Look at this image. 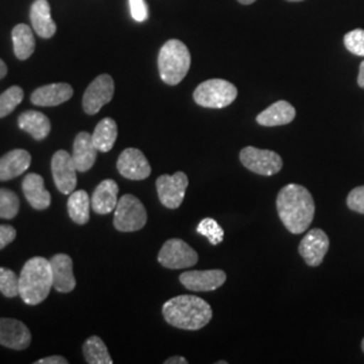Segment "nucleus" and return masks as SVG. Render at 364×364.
I'll list each match as a JSON object with an SVG mask.
<instances>
[{"label":"nucleus","mask_w":364,"mask_h":364,"mask_svg":"<svg viewBox=\"0 0 364 364\" xmlns=\"http://www.w3.org/2000/svg\"><path fill=\"white\" fill-rule=\"evenodd\" d=\"M278 216L291 234L305 232L314 219V200L311 192L297 183L284 186L277 197Z\"/></svg>","instance_id":"obj_1"},{"label":"nucleus","mask_w":364,"mask_h":364,"mask_svg":"<svg viewBox=\"0 0 364 364\" xmlns=\"http://www.w3.org/2000/svg\"><path fill=\"white\" fill-rule=\"evenodd\" d=\"M162 313L170 326L197 331L212 320V308L205 299L197 296H178L164 304Z\"/></svg>","instance_id":"obj_2"},{"label":"nucleus","mask_w":364,"mask_h":364,"mask_svg":"<svg viewBox=\"0 0 364 364\" xmlns=\"http://www.w3.org/2000/svg\"><path fill=\"white\" fill-rule=\"evenodd\" d=\"M53 287L50 260L36 257L27 260L19 277V296L27 305H38L48 299Z\"/></svg>","instance_id":"obj_3"},{"label":"nucleus","mask_w":364,"mask_h":364,"mask_svg":"<svg viewBox=\"0 0 364 364\" xmlns=\"http://www.w3.org/2000/svg\"><path fill=\"white\" fill-rule=\"evenodd\" d=\"M191 53L186 45L178 39H170L158 54V70L162 81L168 85L180 84L189 72Z\"/></svg>","instance_id":"obj_4"},{"label":"nucleus","mask_w":364,"mask_h":364,"mask_svg":"<svg viewBox=\"0 0 364 364\" xmlns=\"http://www.w3.org/2000/svg\"><path fill=\"white\" fill-rule=\"evenodd\" d=\"M236 97L237 90L234 84L221 78L207 80L193 92L196 103L204 108H224L232 105Z\"/></svg>","instance_id":"obj_5"},{"label":"nucleus","mask_w":364,"mask_h":364,"mask_svg":"<svg viewBox=\"0 0 364 364\" xmlns=\"http://www.w3.org/2000/svg\"><path fill=\"white\" fill-rule=\"evenodd\" d=\"M147 212L144 204L135 196L120 197L115 208L114 225L120 232L139 231L146 225Z\"/></svg>","instance_id":"obj_6"},{"label":"nucleus","mask_w":364,"mask_h":364,"mask_svg":"<svg viewBox=\"0 0 364 364\" xmlns=\"http://www.w3.org/2000/svg\"><path fill=\"white\" fill-rule=\"evenodd\" d=\"M158 262L166 269H189L198 262V255L193 248L181 239H170L161 248Z\"/></svg>","instance_id":"obj_7"},{"label":"nucleus","mask_w":364,"mask_h":364,"mask_svg":"<svg viewBox=\"0 0 364 364\" xmlns=\"http://www.w3.org/2000/svg\"><path fill=\"white\" fill-rule=\"evenodd\" d=\"M156 193L164 207L169 209L180 208L189 185L188 176L183 171H177L173 176L164 174L156 178Z\"/></svg>","instance_id":"obj_8"},{"label":"nucleus","mask_w":364,"mask_h":364,"mask_svg":"<svg viewBox=\"0 0 364 364\" xmlns=\"http://www.w3.org/2000/svg\"><path fill=\"white\" fill-rule=\"evenodd\" d=\"M240 161L250 171L259 176H274L281 171L282 158L272 150H260L257 147H245L240 151Z\"/></svg>","instance_id":"obj_9"},{"label":"nucleus","mask_w":364,"mask_h":364,"mask_svg":"<svg viewBox=\"0 0 364 364\" xmlns=\"http://www.w3.org/2000/svg\"><path fill=\"white\" fill-rule=\"evenodd\" d=\"M114 92L115 84L109 75H100L95 78L82 96V108L85 114L96 115L112 100Z\"/></svg>","instance_id":"obj_10"},{"label":"nucleus","mask_w":364,"mask_h":364,"mask_svg":"<svg viewBox=\"0 0 364 364\" xmlns=\"http://www.w3.org/2000/svg\"><path fill=\"white\" fill-rule=\"evenodd\" d=\"M52 173L54 183L63 195H70L75 192L77 185V169L72 154L65 150H58L52 158Z\"/></svg>","instance_id":"obj_11"},{"label":"nucleus","mask_w":364,"mask_h":364,"mask_svg":"<svg viewBox=\"0 0 364 364\" xmlns=\"http://www.w3.org/2000/svg\"><path fill=\"white\" fill-rule=\"evenodd\" d=\"M117 170L120 176L132 181L146 180L151 174V166L144 156V153L138 149H126L117 158Z\"/></svg>","instance_id":"obj_12"},{"label":"nucleus","mask_w":364,"mask_h":364,"mask_svg":"<svg viewBox=\"0 0 364 364\" xmlns=\"http://www.w3.org/2000/svg\"><path fill=\"white\" fill-rule=\"evenodd\" d=\"M329 250V237L328 235L320 230L314 228L306 232L304 239L299 243V255L306 262L308 266L317 267L326 258V252Z\"/></svg>","instance_id":"obj_13"},{"label":"nucleus","mask_w":364,"mask_h":364,"mask_svg":"<svg viewBox=\"0 0 364 364\" xmlns=\"http://www.w3.org/2000/svg\"><path fill=\"white\" fill-rule=\"evenodd\" d=\"M227 274L223 270H192L180 275V282L192 291H213L223 287Z\"/></svg>","instance_id":"obj_14"},{"label":"nucleus","mask_w":364,"mask_h":364,"mask_svg":"<svg viewBox=\"0 0 364 364\" xmlns=\"http://www.w3.org/2000/svg\"><path fill=\"white\" fill-rule=\"evenodd\" d=\"M31 343V333L23 323L15 318H0V344L22 351Z\"/></svg>","instance_id":"obj_15"},{"label":"nucleus","mask_w":364,"mask_h":364,"mask_svg":"<svg viewBox=\"0 0 364 364\" xmlns=\"http://www.w3.org/2000/svg\"><path fill=\"white\" fill-rule=\"evenodd\" d=\"M53 287L60 293H70L76 287L73 262L66 254H55L50 259Z\"/></svg>","instance_id":"obj_16"},{"label":"nucleus","mask_w":364,"mask_h":364,"mask_svg":"<svg viewBox=\"0 0 364 364\" xmlns=\"http://www.w3.org/2000/svg\"><path fill=\"white\" fill-rule=\"evenodd\" d=\"M73 96V88L66 82L43 85L31 93V103L39 107H55L68 102Z\"/></svg>","instance_id":"obj_17"},{"label":"nucleus","mask_w":364,"mask_h":364,"mask_svg":"<svg viewBox=\"0 0 364 364\" xmlns=\"http://www.w3.org/2000/svg\"><path fill=\"white\" fill-rule=\"evenodd\" d=\"M22 189L28 204L34 209L43 210L49 208L52 203V196L45 188V181L42 176L37 173H30L22 182Z\"/></svg>","instance_id":"obj_18"},{"label":"nucleus","mask_w":364,"mask_h":364,"mask_svg":"<svg viewBox=\"0 0 364 364\" xmlns=\"http://www.w3.org/2000/svg\"><path fill=\"white\" fill-rule=\"evenodd\" d=\"M119 186L114 180L100 182L91 197V207L97 215H108L117 205Z\"/></svg>","instance_id":"obj_19"},{"label":"nucleus","mask_w":364,"mask_h":364,"mask_svg":"<svg viewBox=\"0 0 364 364\" xmlns=\"http://www.w3.org/2000/svg\"><path fill=\"white\" fill-rule=\"evenodd\" d=\"M96 156H97V149L95 147L92 141V134L85 131L78 132L77 136L75 138L73 154H72L77 171L85 173L91 169L96 162Z\"/></svg>","instance_id":"obj_20"},{"label":"nucleus","mask_w":364,"mask_h":364,"mask_svg":"<svg viewBox=\"0 0 364 364\" xmlns=\"http://www.w3.org/2000/svg\"><path fill=\"white\" fill-rule=\"evenodd\" d=\"M31 165V156L26 150L16 149L0 158V181H9L23 174Z\"/></svg>","instance_id":"obj_21"},{"label":"nucleus","mask_w":364,"mask_h":364,"mask_svg":"<svg viewBox=\"0 0 364 364\" xmlns=\"http://www.w3.org/2000/svg\"><path fill=\"white\" fill-rule=\"evenodd\" d=\"M30 19L34 31L41 38H52L57 26L50 15V4L48 0H36L30 10Z\"/></svg>","instance_id":"obj_22"},{"label":"nucleus","mask_w":364,"mask_h":364,"mask_svg":"<svg viewBox=\"0 0 364 364\" xmlns=\"http://www.w3.org/2000/svg\"><path fill=\"white\" fill-rule=\"evenodd\" d=\"M296 108L285 100H279L270 105L264 111H262L257 117V122L264 127H275L285 126L294 120Z\"/></svg>","instance_id":"obj_23"},{"label":"nucleus","mask_w":364,"mask_h":364,"mask_svg":"<svg viewBox=\"0 0 364 364\" xmlns=\"http://www.w3.org/2000/svg\"><path fill=\"white\" fill-rule=\"evenodd\" d=\"M18 126L21 130L30 134L36 141H43L52 130L50 120L38 111H25L18 117Z\"/></svg>","instance_id":"obj_24"},{"label":"nucleus","mask_w":364,"mask_h":364,"mask_svg":"<svg viewBox=\"0 0 364 364\" xmlns=\"http://www.w3.org/2000/svg\"><path fill=\"white\" fill-rule=\"evenodd\" d=\"M117 122L111 117H105L99 122L92 132V141L97 151L108 153L112 150L114 144L117 142Z\"/></svg>","instance_id":"obj_25"},{"label":"nucleus","mask_w":364,"mask_h":364,"mask_svg":"<svg viewBox=\"0 0 364 364\" xmlns=\"http://www.w3.org/2000/svg\"><path fill=\"white\" fill-rule=\"evenodd\" d=\"M11 36H13L14 53L16 58L23 61L28 57H31V54L36 50V38H34V34L31 33V28L25 23L16 25L13 28Z\"/></svg>","instance_id":"obj_26"},{"label":"nucleus","mask_w":364,"mask_h":364,"mask_svg":"<svg viewBox=\"0 0 364 364\" xmlns=\"http://www.w3.org/2000/svg\"><path fill=\"white\" fill-rule=\"evenodd\" d=\"M91 208V197L85 191H75L70 193L68 200V212L76 224L84 225L90 221Z\"/></svg>","instance_id":"obj_27"},{"label":"nucleus","mask_w":364,"mask_h":364,"mask_svg":"<svg viewBox=\"0 0 364 364\" xmlns=\"http://www.w3.org/2000/svg\"><path fill=\"white\" fill-rule=\"evenodd\" d=\"M82 353L87 363L112 364V359L107 350L105 341L97 336H91L84 343Z\"/></svg>","instance_id":"obj_28"},{"label":"nucleus","mask_w":364,"mask_h":364,"mask_svg":"<svg viewBox=\"0 0 364 364\" xmlns=\"http://www.w3.org/2000/svg\"><path fill=\"white\" fill-rule=\"evenodd\" d=\"M23 100V91L21 87L14 85L0 95V119L13 112Z\"/></svg>","instance_id":"obj_29"},{"label":"nucleus","mask_w":364,"mask_h":364,"mask_svg":"<svg viewBox=\"0 0 364 364\" xmlns=\"http://www.w3.org/2000/svg\"><path fill=\"white\" fill-rule=\"evenodd\" d=\"M197 232L207 237L210 245L218 246L220 245L224 239V230L221 228L220 224L212 218H205L198 223Z\"/></svg>","instance_id":"obj_30"},{"label":"nucleus","mask_w":364,"mask_h":364,"mask_svg":"<svg viewBox=\"0 0 364 364\" xmlns=\"http://www.w3.org/2000/svg\"><path fill=\"white\" fill-rule=\"evenodd\" d=\"M19 212V198L9 189H0V219H14Z\"/></svg>","instance_id":"obj_31"},{"label":"nucleus","mask_w":364,"mask_h":364,"mask_svg":"<svg viewBox=\"0 0 364 364\" xmlns=\"http://www.w3.org/2000/svg\"><path fill=\"white\" fill-rule=\"evenodd\" d=\"M0 291L7 299L19 296V277L13 270L0 267Z\"/></svg>","instance_id":"obj_32"},{"label":"nucleus","mask_w":364,"mask_h":364,"mask_svg":"<svg viewBox=\"0 0 364 364\" xmlns=\"http://www.w3.org/2000/svg\"><path fill=\"white\" fill-rule=\"evenodd\" d=\"M344 45L348 52L364 57V30L355 28L344 36Z\"/></svg>","instance_id":"obj_33"},{"label":"nucleus","mask_w":364,"mask_h":364,"mask_svg":"<svg viewBox=\"0 0 364 364\" xmlns=\"http://www.w3.org/2000/svg\"><path fill=\"white\" fill-rule=\"evenodd\" d=\"M347 205L353 212L364 215V185L352 189L347 197Z\"/></svg>","instance_id":"obj_34"},{"label":"nucleus","mask_w":364,"mask_h":364,"mask_svg":"<svg viewBox=\"0 0 364 364\" xmlns=\"http://www.w3.org/2000/svg\"><path fill=\"white\" fill-rule=\"evenodd\" d=\"M131 16L136 22H144L149 18V9L144 0H130Z\"/></svg>","instance_id":"obj_35"},{"label":"nucleus","mask_w":364,"mask_h":364,"mask_svg":"<svg viewBox=\"0 0 364 364\" xmlns=\"http://www.w3.org/2000/svg\"><path fill=\"white\" fill-rule=\"evenodd\" d=\"M16 236V230L11 225H0V250L7 247Z\"/></svg>","instance_id":"obj_36"},{"label":"nucleus","mask_w":364,"mask_h":364,"mask_svg":"<svg viewBox=\"0 0 364 364\" xmlns=\"http://www.w3.org/2000/svg\"><path fill=\"white\" fill-rule=\"evenodd\" d=\"M69 362L66 360L64 356H49V358H43L36 362V364H68Z\"/></svg>","instance_id":"obj_37"},{"label":"nucleus","mask_w":364,"mask_h":364,"mask_svg":"<svg viewBox=\"0 0 364 364\" xmlns=\"http://www.w3.org/2000/svg\"><path fill=\"white\" fill-rule=\"evenodd\" d=\"M188 363V360L185 359V358H182V356H173V358H170L168 360H165V364H186Z\"/></svg>","instance_id":"obj_38"},{"label":"nucleus","mask_w":364,"mask_h":364,"mask_svg":"<svg viewBox=\"0 0 364 364\" xmlns=\"http://www.w3.org/2000/svg\"><path fill=\"white\" fill-rule=\"evenodd\" d=\"M358 84L360 88L364 90V61L360 64V69H359V76H358Z\"/></svg>","instance_id":"obj_39"},{"label":"nucleus","mask_w":364,"mask_h":364,"mask_svg":"<svg viewBox=\"0 0 364 364\" xmlns=\"http://www.w3.org/2000/svg\"><path fill=\"white\" fill-rule=\"evenodd\" d=\"M7 75V65L4 64V61L0 58V80Z\"/></svg>","instance_id":"obj_40"},{"label":"nucleus","mask_w":364,"mask_h":364,"mask_svg":"<svg viewBox=\"0 0 364 364\" xmlns=\"http://www.w3.org/2000/svg\"><path fill=\"white\" fill-rule=\"evenodd\" d=\"M240 4H252L254 1H257V0H237Z\"/></svg>","instance_id":"obj_41"},{"label":"nucleus","mask_w":364,"mask_h":364,"mask_svg":"<svg viewBox=\"0 0 364 364\" xmlns=\"http://www.w3.org/2000/svg\"><path fill=\"white\" fill-rule=\"evenodd\" d=\"M362 350H363V352H364V338H363V341H362Z\"/></svg>","instance_id":"obj_42"},{"label":"nucleus","mask_w":364,"mask_h":364,"mask_svg":"<svg viewBox=\"0 0 364 364\" xmlns=\"http://www.w3.org/2000/svg\"><path fill=\"white\" fill-rule=\"evenodd\" d=\"M287 1H302V0H287Z\"/></svg>","instance_id":"obj_43"}]
</instances>
